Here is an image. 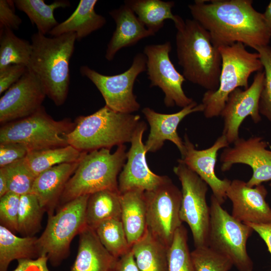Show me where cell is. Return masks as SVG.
I'll return each instance as SVG.
<instances>
[{"label": "cell", "mask_w": 271, "mask_h": 271, "mask_svg": "<svg viewBox=\"0 0 271 271\" xmlns=\"http://www.w3.org/2000/svg\"><path fill=\"white\" fill-rule=\"evenodd\" d=\"M252 4V0H196L188 8L216 47L241 43L254 49L268 45L271 32Z\"/></svg>", "instance_id": "6da1fadb"}, {"label": "cell", "mask_w": 271, "mask_h": 271, "mask_svg": "<svg viewBox=\"0 0 271 271\" xmlns=\"http://www.w3.org/2000/svg\"><path fill=\"white\" fill-rule=\"evenodd\" d=\"M174 23L177 30V57L182 75L186 80L207 91L216 90L219 84L222 60L209 33L196 21L184 20L178 15Z\"/></svg>", "instance_id": "7a4b0ae2"}, {"label": "cell", "mask_w": 271, "mask_h": 271, "mask_svg": "<svg viewBox=\"0 0 271 271\" xmlns=\"http://www.w3.org/2000/svg\"><path fill=\"white\" fill-rule=\"evenodd\" d=\"M76 40L73 32L50 38L38 32L31 37L32 51L27 68L36 75L46 95L57 106L63 104L67 97L69 62Z\"/></svg>", "instance_id": "3957f363"}, {"label": "cell", "mask_w": 271, "mask_h": 271, "mask_svg": "<svg viewBox=\"0 0 271 271\" xmlns=\"http://www.w3.org/2000/svg\"><path fill=\"white\" fill-rule=\"evenodd\" d=\"M141 121L139 115L116 112L105 105L92 114L76 118L73 129L68 134V144L82 152L110 150L130 143Z\"/></svg>", "instance_id": "277c9868"}, {"label": "cell", "mask_w": 271, "mask_h": 271, "mask_svg": "<svg viewBox=\"0 0 271 271\" xmlns=\"http://www.w3.org/2000/svg\"><path fill=\"white\" fill-rule=\"evenodd\" d=\"M126 158L125 145L118 146L113 153L105 148L85 152L66 184L60 199V206L102 190L119 191L118 177Z\"/></svg>", "instance_id": "5b68a950"}, {"label": "cell", "mask_w": 271, "mask_h": 271, "mask_svg": "<svg viewBox=\"0 0 271 271\" xmlns=\"http://www.w3.org/2000/svg\"><path fill=\"white\" fill-rule=\"evenodd\" d=\"M218 49L222 60L219 86L206 91L202 99L203 112L208 118L220 115L230 94L240 87L247 89L251 74L263 68L259 54L248 52L241 43Z\"/></svg>", "instance_id": "8992f818"}, {"label": "cell", "mask_w": 271, "mask_h": 271, "mask_svg": "<svg viewBox=\"0 0 271 271\" xmlns=\"http://www.w3.org/2000/svg\"><path fill=\"white\" fill-rule=\"evenodd\" d=\"M89 195L74 199L48 216L46 228L37 238L39 257L46 255L53 266L59 265L70 253L74 237L87 226L86 209Z\"/></svg>", "instance_id": "52a82bcc"}, {"label": "cell", "mask_w": 271, "mask_h": 271, "mask_svg": "<svg viewBox=\"0 0 271 271\" xmlns=\"http://www.w3.org/2000/svg\"><path fill=\"white\" fill-rule=\"evenodd\" d=\"M75 124L68 118L54 119L42 106L29 116L3 124L0 143H22L30 152L65 147L69 145L67 136Z\"/></svg>", "instance_id": "ba28073f"}, {"label": "cell", "mask_w": 271, "mask_h": 271, "mask_svg": "<svg viewBox=\"0 0 271 271\" xmlns=\"http://www.w3.org/2000/svg\"><path fill=\"white\" fill-rule=\"evenodd\" d=\"M212 194L207 246L226 256L238 271H253V263L246 250V243L253 231L224 209Z\"/></svg>", "instance_id": "9c48e42d"}, {"label": "cell", "mask_w": 271, "mask_h": 271, "mask_svg": "<svg viewBox=\"0 0 271 271\" xmlns=\"http://www.w3.org/2000/svg\"><path fill=\"white\" fill-rule=\"evenodd\" d=\"M178 162L173 171L182 186L180 218L189 225L195 247L207 246L210 220L206 198L208 185L184 163Z\"/></svg>", "instance_id": "30bf717a"}, {"label": "cell", "mask_w": 271, "mask_h": 271, "mask_svg": "<svg viewBox=\"0 0 271 271\" xmlns=\"http://www.w3.org/2000/svg\"><path fill=\"white\" fill-rule=\"evenodd\" d=\"M146 71V57L137 53L130 67L124 72L114 75H105L83 65L80 68L82 76L89 79L96 87L105 102V105L116 112L132 113L141 105L133 93L136 80Z\"/></svg>", "instance_id": "8fae6325"}, {"label": "cell", "mask_w": 271, "mask_h": 271, "mask_svg": "<svg viewBox=\"0 0 271 271\" xmlns=\"http://www.w3.org/2000/svg\"><path fill=\"white\" fill-rule=\"evenodd\" d=\"M147 228L169 248L176 230L182 225L180 216L182 192L169 178L156 189L145 192Z\"/></svg>", "instance_id": "7c38bea8"}, {"label": "cell", "mask_w": 271, "mask_h": 271, "mask_svg": "<svg viewBox=\"0 0 271 271\" xmlns=\"http://www.w3.org/2000/svg\"><path fill=\"white\" fill-rule=\"evenodd\" d=\"M172 45L170 41L161 44L146 45V71L150 87H158L165 94L164 104L167 107L176 105L182 108L194 100L185 93L182 84L186 80L175 68L170 58Z\"/></svg>", "instance_id": "4fadbf2b"}, {"label": "cell", "mask_w": 271, "mask_h": 271, "mask_svg": "<svg viewBox=\"0 0 271 271\" xmlns=\"http://www.w3.org/2000/svg\"><path fill=\"white\" fill-rule=\"evenodd\" d=\"M233 145L232 147L225 148L221 154L222 172L229 170L234 164H243L252 170V176L246 182L248 187L271 181V150L267 149L266 142L259 137L246 140L239 138Z\"/></svg>", "instance_id": "5bb4252c"}, {"label": "cell", "mask_w": 271, "mask_h": 271, "mask_svg": "<svg viewBox=\"0 0 271 271\" xmlns=\"http://www.w3.org/2000/svg\"><path fill=\"white\" fill-rule=\"evenodd\" d=\"M146 129V123L141 121L132 136L130 147L127 152V161L118 177L120 194L134 189L152 191L170 178L167 176L155 174L148 165L146 157L147 152L143 142Z\"/></svg>", "instance_id": "9a60e30c"}, {"label": "cell", "mask_w": 271, "mask_h": 271, "mask_svg": "<svg viewBox=\"0 0 271 271\" xmlns=\"http://www.w3.org/2000/svg\"><path fill=\"white\" fill-rule=\"evenodd\" d=\"M264 79V72H258L247 89L237 88L229 95L220 114L224 120L222 135L229 144L239 138V128L247 116L255 123L261 120L259 103Z\"/></svg>", "instance_id": "2e32d148"}, {"label": "cell", "mask_w": 271, "mask_h": 271, "mask_svg": "<svg viewBox=\"0 0 271 271\" xmlns=\"http://www.w3.org/2000/svg\"><path fill=\"white\" fill-rule=\"evenodd\" d=\"M46 95L36 75L27 69L24 75L0 98V122L4 124L34 113Z\"/></svg>", "instance_id": "e0dca14e"}, {"label": "cell", "mask_w": 271, "mask_h": 271, "mask_svg": "<svg viewBox=\"0 0 271 271\" xmlns=\"http://www.w3.org/2000/svg\"><path fill=\"white\" fill-rule=\"evenodd\" d=\"M184 150L181 159H178L196 173L211 188L213 195L222 205L227 198L226 191L231 181L220 179L215 173L217 153L219 150L229 147L223 136L219 137L210 147L201 150L196 149L188 136H184Z\"/></svg>", "instance_id": "ac0fdd59"}, {"label": "cell", "mask_w": 271, "mask_h": 271, "mask_svg": "<svg viewBox=\"0 0 271 271\" xmlns=\"http://www.w3.org/2000/svg\"><path fill=\"white\" fill-rule=\"evenodd\" d=\"M267 194L263 185L250 187L242 180L231 181L226 196L232 203V216L244 223H271V208L265 199Z\"/></svg>", "instance_id": "d6986e66"}, {"label": "cell", "mask_w": 271, "mask_h": 271, "mask_svg": "<svg viewBox=\"0 0 271 271\" xmlns=\"http://www.w3.org/2000/svg\"><path fill=\"white\" fill-rule=\"evenodd\" d=\"M203 104H198L195 101L178 112L171 114L157 112L149 107L143 108L142 113L150 127V133L145 144L147 152L158 151L162 148L166 141H169L174 144L181 154H182L184 150V141L178 134V126L188 115L203 112Z\"/></svg>", "instance_id": "ffe728a7"}, {"label": "cell", "mask_w": 271, "mask_h": 271, "mask_svg": "<svg viewBox=\"0 0 271 271\" xmlns=\"http://www.w3.org/2000/svg\"><path fill=\"white\" fill-rule=\"evenodd\" d=\"M109 15L116 28L107 45L105 58L112 61L121 49L131 47L141 40L155 35L139 20L133 11L124 4L111 10Z\"/></svg>", "instance_id": "44dd1931"}, {"label": "cell", "mask_w": 271, "mask_h": 271, "mask_svg": "<svg viewBox=\"0 0 271 271\" xmlns=\"http://www.w3.org/2000/svg\"><path fill=\"white\" fill-rule=\"evenodd\" d=\"M79 162L56 165L36 177L31 193L37 197L48 216L54 214L66 184L77 169Z\"/></svg>", "instance_id": "7402d4cb"}, {"label": "cell", "mask_w": 271, "mask_h": 271, "mask_svg": "<svg viewBox=\"0 0 271 271\" xmlns=\"http://www.w3.org/2000/svg\"><path fill=\"white\" fill-rule=\"evenodd\" d=\"M79 236L78 251L70 271H113L118 258L103 246L95 231L86 226Z\"/></svg>", "instance_id": "603a6c76"}, {"label": "cell", "mask_w": 271, "mask_h": 271, "mask_svg": "<svg viewBox=\"0 0 271 271\" xmlns=\"http://www.w3.org/2000/svg\"><path fill=\"white\" fill-rule=\"evenodd\" d=\"M97 0H81L76 10L65 21L59 23L49 34L58 36L70 32L75 33L80 41L93 32L102 28L106 23L104 17L95 11Z\"/></svg>", "instance_id": "cb8c5ba5"}, {"label": "cell", "mask_w": 271, "mask_h": 271, "mask_svg": "<svg viewBox=\"0 0 271 271\" xmlns=\"http://www.w3.org/2000/svg\"><path fill=\"white\" fill-rule=\"evenodd\" d=\"M121 221L128 242L131 246L147 230L146 204L145 191H128L120 196Z\"/></svg>", "instance_id": "d4e9b609"}, {"label": "cell", "mask_w": 271, "mask_h": 271, "mask_svg": "<svg viewBox=\"0 0 271 271\" xmlns=\"http://www.w3.org/2000/svg\"><path fill=\"white\" fill-rule=\"evenodd\" d=\"M139 271H169V247L147 229L131 247Z\"/></svg>", "instance_id": "484cf974"}, {"label": "cell", "mask_w": 271, "mask_h": 271, "mask_svg": "<svg viewBox=\"0 0 271 271\" xmlns=\"http://www.w3.org/2000/svg\"><path fill=\"white\" fill-rule=\"evenodd\" d=\"M37 237H19L0 225V271H7L14 260L35 259L39 257Z\"/></svg>", "instance_id": "4316f807"}, {"label": "cell", "mask_w": 271, "mask_h": 271, "mask_svg": "<svg viewBox=\"0 0 271 271\" xmlns=\"http://www.w3.org/2000/svg\"><path fill=\"white\" fill-rule=\"evenodd\" d=\"M120 196L119 191L109 190L90 195L86 209L87 226L95 230L106 220H121Z\"/></svg>", "instance_id": "83f0119b"}, {"label": "cell", "mask_w": 271, "mask_h": 271, "mask_svg": "<svg viewBox=\"0 0 271 271\" xmlns=\"http://www.w3.org/2000/svg\"><path fill=\"white\" fill-rule=\"evenodd\" d=\"M124 4L128 6L147 29L155 34L160 30L166 20L174 22L177 15L172 13L175 3L161 0H126Z\"/></svg>", "instance_id": "f1b7e54d"}, {"label": "cell", "mask_w": 271, "mask_h": 271, "mask_svg": "<svg viewBox=\"0 0 271 271\" xmlns=\"http://www.w3.org/2000/svg\"><path fill=\"white\" fill-rule=\"evenodd\" d=\"M84 153L68 145L29 152L24 159V161L29 169L37 177L43 172L56 165L79 162Z\"/></svg>", "instance_id": "f546056e"}, {"label": "cell", "mask_w": 271, "mask_h": 271, "mask_svg": "<svg viewBox=\"0 0 271 271\" xmlns=\"http://www.w3.org/2000/svg\"><path fill=\"white\" fill-rule=\"evenodd\" d=\"M14 3L16 7L25 13L36 26L38 32L44 35L59 24L54 16L55 10L70 6V2L66 0L55 1L49 5L44 0H15Z\"/></svg>", "instance_id": "4dcf8cb0"}, {"label": "cell", "mask_w": 271, "mask_h": 271, "mask_svg": "<svg viewBox=\"0 0 271 271\" xmlns=\"http://www.w3.org/2000/svg\"><path fill=\"white\" fill-rule=\"evenodd\" d=\"M32 51L31 42L19 38L10 29L1 28L0 70L12 64L28 67Z\"/></svg>", "instance_id": "1f68e13d"}, {"label": "cell", "mask_w": 271, "mask_h": 271, "mask_svg": "<svg viewBox=\"0 0 271 271\" xmlns=\"http://www.w3.org/2000/svg\"><path fill=\"white\" fill-rule=\"evenodd\" d=\"M95 231L101 244L114 257L118 258L131 250L121 220H106Z\"/></svg>", "instance_id": "d6a6232c"}, {"label": "cell", "mask_w": 271, "mask_h": 271, "mask_svg": "<svg viewBox=\"0 0 271 271\" xmlns=\"http://www.w3.org/2000/svg\"><path fill=\"white\" fill-rule=\"evenodd\" d=\"M45 212L37 197L32 193L20 196L18 232L24 236H34L40 231Z\"/></svg>", "instance_id": "836d02e7"}, {"label": "cell", "mask_w": 271, "mask_h": 271, "mask_svg": "<svg viewBox=\"0 0 271 271\" xmlns=\"http://www.w3.org/2000/svg\"><path fill=\"white\" fill-rule=\"evenodd\" d=\"M169 271H195L183 225L176 231L168 251Z\"/></svg>", "instance_id": "e575fe53"}, {"label": "cell", "mask_w": 271, "mask_h": 271, "mask_svg": "<svg viewBox=\"0 0 271 271\" xmlns=\"http://www.w3.org/2000/svg\"><path fill=\"white\" fill-rule=\"evenodd\" d=\"M191 255L195 271H229L233 266L230 259L208 246L195 247Z\"/></svg>", "instance_id": "d590c367"}, {"label": "cell", "mask_w": 271, "mask_h": 271, "mask_svg": "<svg viewBox=\"0 0 271 271\" xmlns=\"http://www.w3.org/2000/svg\"><path fill=\"white\" fill-rule=\"evenodd\" d=\"M9 192L20 196L31 193L36 176L29 169L24 159L4 167Z\"/></svg>", "instance_id": "8d00e7d4"}, {"label": "cell", "mask_w": 271, "mask_h": 271, "mask_svg": "<svg viewBox=\"0 0 271 271\" xmlns=\"http://www.w3.org/2000/svg\"><path fill=\"white\" fill-rule=\"evenodd\" d=\"M264 68V79L260 94L259 111L271 122V47L269 45L255 47Z\"/></svg>", "instance_id": "74e56055"}, {"label": "cell", "mask_w": 271, "mask_h": 271, "mask_svg": "<svg viewBox=\"0 0 271 271\" xmlns=\"http://www.w3.org/2000/svg\"><path fill=\"white\" fill-rule=\"evenodd\" d=\"M20 196L9 192L0 198L1 225L13 233L18 232Z\"/></svg>", "instance_id": "f35d334b"}, {"label": "cell", "mask_w": 271, "mask_h": 271, "mask_svg": "<svg viewBox=\"0 0 271 271\" xmlns=\"http://www.w3.org/2000/svg\"><path fill=\"white\" fill-rule=\"evenodd\" d=\"M29 152L28 148L22 143H0V168L24 159Z\"/></svg>", "instance_id": "ab89813d"}, {"label": "cell", "mask_w": 271, "mask_h": 271, "mask_svg": "<svg viewBox=\"0 0 271 271\" xmlns=\"http://www.w3.org/2000/svg\"><path fill=\"white\" fill-rule=\"evenodd\" d=\"M14 1H0V27L18 30L22 20L15 13Z\"/></svg>", "instance_id": "60d3db41"}, {"label": "cell", "mask_w": 271, "mask_h": 271, "mask_svg": "<svg viewBox=\"0 0 271 271\" xmlns=\"http://www.w3.org/2000/svg\"><path fill=\"white\" fill-rule=\"evenodd\" d=\"M27 66L23 65H10L0 70V94L6 91L16 83L26 73Z\"/></svg>", "instance_id": "b9f144b4"}, {"label": "cell", "mask_w": 271, "mask_h": 271, "mask_svg": "<svg viewBox=\"0 0 271 271\" xmlns=\"http://www.w3.org/2000/svg\"><path fill=\"white\" fill-rule=\"evenodd\" d=\"M17 261V266L13 271H50L47 265L48 258L46 255L35 259H22Z\"/></svg>", "instance_id": "7bdbcfd3"}, {"label": "cell", "mask_w": 271, "mask_h": 271, "mask_svg": "<svg viewBox=\"0 0 271 271\" xmlns=\"http://www.w3.org/2000/svg\"><path fill=\"white\" fill-rule=\"evenodd\" d=\"M113 271H139L131 250L118 258Z\"/></svg>", "instance_id": "ee69618b"}, {"label": "cell", "mask_w": 271, "mask_h": 271, "mask_svg": "<svg viewBox=\"0 0 271 271\" xmlns=\"http://www.w3.org/2000/svg\"><path fill=\"white\" fill-rule=\"evenodd\" d=\"M258 234L265 243L271 254V223L268 224L245 223Z\"/></svg>", "instance_id": "f6af8a7d"}, {"label": "cell", "mask_w": 271, "mask_h": 271, "mask_svg": "<svg viewBox=\"0 0 271 271\" xmlns=\"http://www.w3.org/2000/svg\"><path fill=\"white\" fill-rule=\"evenodd\" d=\"M9 192L8 179L4 167L0 168V198Z\"/></svg>", "instance_id": "bcb514c9"}, {"label": "cell", "mask_w": 271, "mask_h": 271, "mask_svg": "<svg viewBox=\"0 0 271 271\" xmlns=\"http://www.w3.org/2000/svg\"><path fill=\"white\" fill-rule=\"evenodd\" d=\"M262 14L265 21L271 32V1L266 7L265 12Z\"/></svg>", "instance_id": "7dc6e473"}, {"label": "cell", "mask_w": 271, "mask_h": 271, "mask_svg": "<svg viewBox=\"0 0 271 271\" xmlns=\"http://www.w3.org/2000/svg\"><path fill=\"white\" fill-rule=\"evenodd\" d=\"M269 186H270V187H271V183H270V184H269Z\"/></svg>", "instance_id": "c3c4849f"}, {"label": "cell", "mask_w": 271, "mask_h": 271, "mask_svg": "<svg viewBox=\"0 0 271 271\" xmlns=\"http://www.w3.org/2000/svg\"><path fill=\"white\" fill-rule=\"evenodd\" d=\"M270 149H271V146H270Z\"/></svg>", "instance_id": "681fc988"}]
</instances>
